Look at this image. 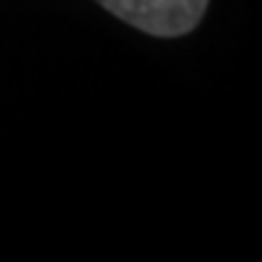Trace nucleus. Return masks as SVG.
<instances>
[{
    "label": "nucleus",
    "mask_w": 262,
    "mask_h": 262,
    "mask_svg": "<svg viewBox=\"0 0 262 262\" xmlns=\"http://www.w3.org/2000/svg\"><path fill=\"white\" fill-rule=\"evenodd\" d=\"M114 18L158 38L187 35L204 18L210 0H96Z\"/></svg>",
    "instance_id": "obj_1"
}]
</instances>
